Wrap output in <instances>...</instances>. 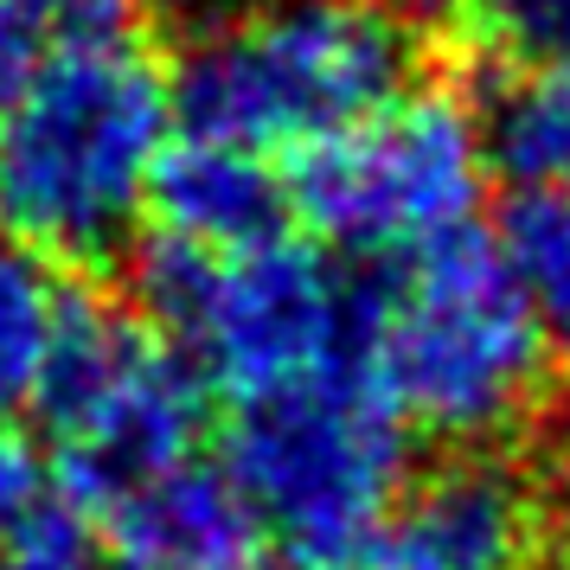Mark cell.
Returning <instances> with one entry per match:
<instances>
[{"label": "cell", "instance_id": "1", "mask_svg": "<svg viewBox=\"0 0 570 570\" xmlns=\"http://www.w3.org/2000/svg\"><path fill=\"white\" fill-rule=\"evenodd\" d=\"M416 52L423 32L404 0H250L174 65V122L250 155H308L404 97Z\"/></svg>", "mask_w": 570, "mask_h": 570}, {"label": "cell", "instance_id": "2", "mask_svg": "<svg viewBox=\"0 0 570 570\" xmlns=\"http://www.w3.org/2000/svg\"><path fill=\"white\" fill-rule=\"evenodd\" d=\"M365 372L416 436L493 449L544 411L551 360L500 237L474 225L365 283Z\"/></svg>", "mask_w": 570, "mask_h": 570}, {"label": "cell", "instance_id": "3", "mask_svg": "<svg viewBox=\"0 0 570 570\" xmlns=\"http://www.w3.org/2000/svg\"><path fill=\"white\" fill-rule=\"evenodd\" d=\"M174 141V78L155 46L58 65L0 109V232L46 263H109L148 218Z\"/></svg>", "mask_w": 570, "mask_h": 570}, {"label": "cell", "instance_id": "4", "mask_svg": "<svg viewBox=\"0 0 570 570\" xmlns=\"http://www.w3.org/2000/svg\"><path fill=\"white\" fill-rule=\"evenodd\" d=\"M135 314H148L206 391H225L232 404L365 360V283L334 269L314 237L288 232L250 250L148 237L135 250Z\"/></svg>", "mask_w": 570, "mask_h": 570}, {"label": "cell", "instance_id": "5", "mask_svg": "<svg viewBox=\"0 0 570 570\" xmlns=\"http://www.w3.org/2000/svg\"><path fill=\"white\" fill-rule=\"evenodd\" d=\"M225 474L288 558L365 539L411 488V423L391 411L365 360L232 404Z\"/></svg>", "mask_w": 570, "mask_h": 570}, {"label": "cell", "instance_id": "6", "mask_svg": "<svg viewBox=\"0 0 570 570\" xmlns=\"http://www.w3.org/2000/svg\"><path fill=\"white\" fill-rule=\"evenodd\" d=\"M488 174L481 116L449 90L411 83L365 122L295 155L288 199L321 250L385 269L468 232Z\"/></svg>", "mask_w": 570, "mask_h": 570}, {"label": "cell", "instance_id": "7", "mask_svg": "<svg viewBox=\"0 0 570 570\" xmlns=\"http://www.w3.org/2000/svg\"><path fill=\"white\" fill-rule=\"evenodd\" d=\"M32 411L52 436V474L97 519L206 442V379L148 314L71 302Z\"/></svg>", "mask_w": 570, "mask_h": 570}, {"label": "cell", "instance_id": "8", "mask_svg": "<svg viewBox=\"0 0 570 570\" xmlns=\"http://www.w3.org/2000/svg\"><path fill=\"white\" fill-rule=\"evenodd\" d=\"M385 519L430 570H539L551 539L544 493L493 449L449 455Z\"/></svg>", "mask_w": 570, "mask_h": 570}, {"label": "cell", "instance_id": "9", "mask_svg": "<svg viewBox=\"0 0 570 570\" xmlns=\"http://www.w3.org/2000/svg\"><path fill=\"white\" fill-rule=\"evenodd\" d=\"M122 570H269V532L225 462L193 455L97 513Z\"/></svg>", "mask_w": 570, "mask_h": 570}, {"label": "cell", "instance_id": "10", "mask_svg": "<svg viewBox=\"0 0 570 570\" xmlns=\"http://www.w3.org/2000/svg\"><path fill=\"white\" fill-rule=\"evenodd\" d=\"M148 218H155V237H174V244L250 250L288 232L295 199H288V174L269 155L206 141V135H174L148 193Z\"/></svg>", "mask_w": 570, "mask_h": 570}, {"label": "cell", "instance_id": "11", "mask_svg": "<svg viewBox=\"0 0 570 570\" xmlns=\"http://www.w3.org/2000/svg\"><path fill=\"white\" fill-rule=\"evenodd\" d=\"M148 39V0H0V109L58 65Z\"/></svg>", "mask_w": 570, "mask_h": 570}, {"label": "cell", "instance_id": "12", "mask_svg": "<svg viewBox=\"0 0 570 570\" xmlns=\"http://www.w3.org/2000/svg\"><path fill=\"white\" fill-rule=\"evenodd\" d=\"M71 302L78 295L58 283V263L0 237V430L39 404Z\"/></svg>", "mask_w": 570, "mask_h": 570}, {"label": "cell", "instance_id": "13", "mask_svg": "<svg viewBox=\"0 0 570 570\" xmlns=\"http://www.w3.org/2000/svg\"><path fill=\"white\" fill-rule=\"evenodd\" d=\"M488 167L519 193L570 186V65L513 71L481 116Z\"/></svg>", "mask_w": 570, "mask_h": 570}, {"label": "cell", "instance_id": "14", "mask_svg": "<svg viewBox=\"0 0 570 570\" xmlns=\"http://www.w3.org/2000/svg\"><path fill=\"white\" fill-rule=\"evenodd\" d=\"M500 257L532 308L544 360L570 379V186L519 193L500 218Z\"/></svg>", "mask_w": 570, "mask_h": 570}, {"label": "cell", "instance_id": "15", "mask_svg": "<svg viewBox=\"0 0 570 570\" xmlns=\"http://www.w3.org/2000/svg\"><path fill=\"white\" fill-rule=\"evenodd\" d=\"M468 46L507 71L570 65V0H449Z\"/></svg>", "mask_w": 570, "mask_h": 570}, {"label": "cell", "instance_id": "16", "mask_svg": "<svg viewBox=\"0 0 570 570\" xmlns=\"http://www.w3.org/2000/svg\"><path fill=\"white\" fill-rule=\"evenodd\" d=\"M52 481H58L52 462H46L32 442H20L13 430H0V539H7V525L27 513Z\"/></svg>", "mask_w": 570, "mask_h": 570}, {"label": "cell", "instance_id": "17", "mask_svg": "<svg viewBox=\"0 0 570 570\" xmlns=\"http://www.w3.org/2000/svg\"><path fill=\"white\" fill-rule=\"evenodd\" d=\"M288 570H430V564L391 532V519H379L365 539L340 544V551H314V558H288Z\"/></svg>", "mask_w": 570, "mask_h": 570}, {"label": "cell", "instance_id": "18", "mask_svg": "<svg viewBox=\"0 0 570 570\" xmlns=\"http://www.w3.org/2000/svg\"><path fill=\"white\" fill-rule=\"evenodd\" d=\"M544 507H551V539H544V551H551V570H570V462H564V481H558V493H551Z\"/></svg>", "mask_w": 570, "mask_h": 570}]
</instances>
